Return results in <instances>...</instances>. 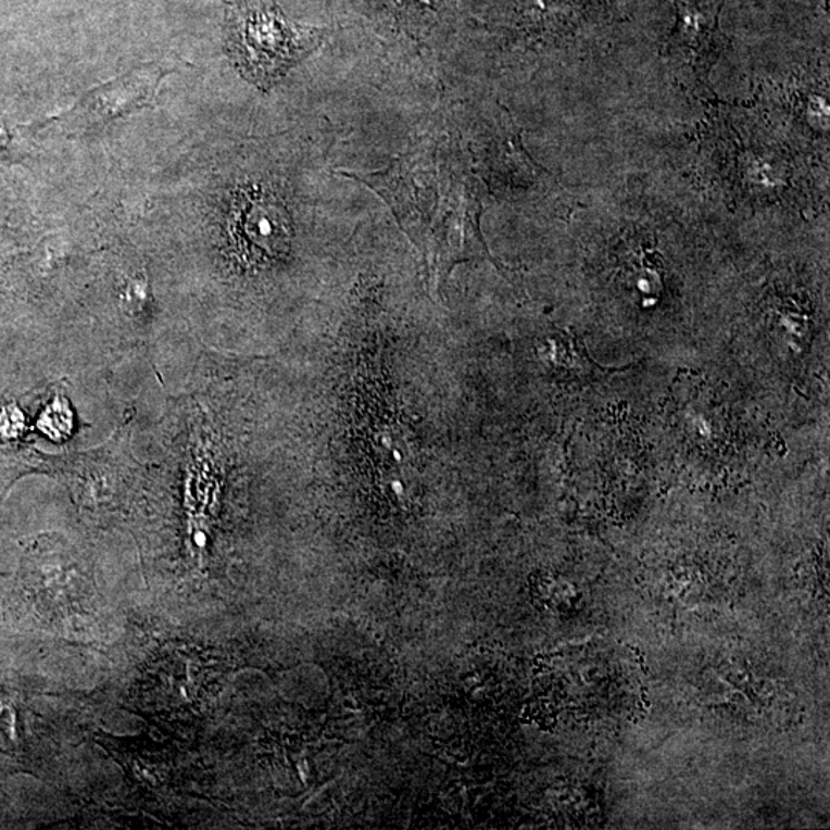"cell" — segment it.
I'll return each mask as SVG.
<instances>
[{
	"label": "cell",
	"mask_w": 830,
	"mask_h": 830,
	"mask_svg": "<svg viewBox=\"0 0 830 830\" xmlns=\"http://www.w3.org/2000/svg\"><path fill=\"white\" fill-rule=\"evenodd\" d=\"M225 48L244 80L272 90L322 42V29L289 21L276 0H224Z\"/></svg>",
	"instance_id": "6da1fadb"
},
{
	"label": "cell",
	"mask_w": 830,
	"mask_h": 830,
	"mask_svg": "<svg viewBox=\"0 0 830 830\" xmlns=\"http://www.w3.org/2000/svg\"><path fill=\"white\" fill-rule=\"evenodd\" d=\"M229 237L250 265L279 261L292 240L291 218L276 196L259 188L237 192L228 218Z\"/></svg>",
	"instance_id": "7a4b0ae2"
},
{
	"label": "cell",
	"mask_w": 830,
	"mask_h": 830,
	"mask_svg": "<svg viewBox=\"0 0 830 830\" xmlns=\"http://www.w3.org/2000/svg\"><path fill=\"white\" fill-rule=\"evenodd\" d=\"M29 153V129L11 127L0 118V162L17 163Z\"/></svg>",
	"instance_id": "8992f818"
},
{
	"label": "cell",
	"mask_w": 830,
	"mask_h": 830,
	"mask_svg": "<svg viewBox=\"0 0 830 830\" xmlns=\"http://www.w3.org/2000/svg\"><path fill=\"white\" fill-rule=\"evenodd\" d=\"M106 746L140 783L154 788V785H161L162 781H166V762L158 752L144 750V747L139 750L135 743H128V750H124L118 741H114V746H110L109 743Z\"/></svg>",
	"instance_id": "5b68a950"
},
{
	"label": "cell",
	"mask_w": 830,
	"mask_h": 830,
	"mask_svg": "<svg viewBox=\"0 0 830 830\" xmlns=\"http://www.w3.org/2000/svg\"><path fill=\"white\" fill-rule=\"evenodd\" d=\"M168 70L158 65L137 66L117 79L106 81L81 96L64 116L74 128L109 124L113 118L135 113L154 103L155 91Z\"/></svg>",
	"instance_id": "3957f363"
},
{
	"label": "cell",
	"mask_w": 830,
	"mask_h": 830,
	"mask_svg": "<svg viewBox=\"0 0 830 830\" xmlns=\"http://www.w3.org/2000/svg\"><path fill=\"white\" fill-rule=\"evenodd\" d=\"M674 2H676L678 16L676 42L687 48L692 54V65L704 68V64H710L717 18L704 16L702 10L695 9L683 0H674Z\"/></svg>",
	"instance_id": "277c9868"
}]
</instances>
